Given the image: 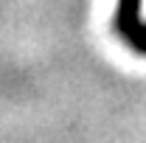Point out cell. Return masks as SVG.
Segmentation results:
<instances>
[{"instance_id": "1", "label": "cell", "mask_w": 146, "mask_h": 143, "mask_svg": "<svg viewBox=\"0 0 146 143\" xmlns=\"http://www.w3.org/2000/svg\"><path fill=\"white\" fill-rule=\"evenodd\" d=\"M115 34L121 36L135 54L146 56V23H141V0H118Z\"/></svg>"}]
</instances>
